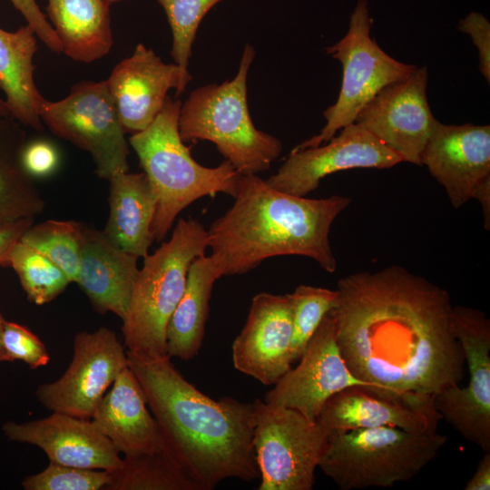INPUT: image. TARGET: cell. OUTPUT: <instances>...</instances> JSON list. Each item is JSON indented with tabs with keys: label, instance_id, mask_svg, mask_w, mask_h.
I'll return each mask as SVG.
<instances>
[{
	"label": "cell",
	"instance_id": "1",
	"mask_svg": "<svg viewBox=\"0 0 490 490\" xmlns=\"http://www.w3.org/2000/svg\"><path fill=\"white\" fill-rule=\"evenodd\" d=\"M329 311L349 370L372 386L432 396L459 385L465 357L449 293L398 265L338 281Z\"/></svg>",
	"mask_w": 490,
	"mask_h": 490
},
{
	"label": "cell",
	"instance_id": "2",
	"mask_svg": "<svg viewBox=\"0 0 490 490\" xmlns=\"http://www.w3.org/2000/svg\"><path fill=\"white\" fill-rule=\"evenodd\" d=\"M127 358L165 444L201 490L214 489L230 478L260 476L253 402L206 396L185 379L168 355L127 351Z\"/></svg>",
	"mask_w": 490,
	"mask_h": 490
},
{
	"label": "cell",
	"instance_id": "3",
	"mask_svg": "<svg viewBox=\"0 0 490 490\" xmlns=\"http://www.w3.org/2000/svg\"><path fill=\"white\" fill-rule=\"evenodd\" d=\"M232 206L208 230L210 256L220 276L242 275L272 257L298 255L334 273L330 228L351 200L295 196L257 174H240Z\"/></svg>",
	"mask_w": 490,
	"mask_h": 490
},
{
	"label": "cell",
	"instance_id": "4",
	"mask_svg": "<svg viewBox=\"0 0 490 490\" xmlns=\"http://www.w3.org/2000/svg\"><path fill=\"white\" fill-rule=\"evenodd\" d=\"M181 107L180 100L168 96L153 122L129 138L156 195L152 230L157 241L164 240L179 213L198 199L220 192L234 197L240 176L226 160L209 168L191 157L179 133Z\"/></svg>",
	"mask_w": 490,
	"mask_h": 490
},
{
	"label": "cell",
	"instance_id": "5",
	"mask_svg": "<svg viewBox=\"0 0 490 490\" xmlns=\"http://www.w3.org/2000/svg\"><path fill=\"white\" fill-rule=\"evenodd\" d=\"M254 56V48L247 44L235 77L192 91L178 121L183 142H211L240 174L267 171L282 151L281 142L258 130L250 115L247 77Z\"/></svg>",
	"mask_w": 490,
	"mask_h": 490
},
{
	"label": "cell",
	"instance_id": "6",
	"mask_svg": "<svg viewBox=\"0 0 490 490\" xmlns=\"http://www.w3.org/2000/svg\"><path fill=\"white\" fill-rule=\"evenodd\" d=\"M208 240V230L199 220L181 219L171 238L143 258L122 320L127 351L150 357L168 355V322L183 294L190 265L205 254Z\"/></svg>",
	"mask_w": 490,
	"mask_h": 490
},
{
	"label": "cell",
	"instance_id": "7",
	"mask_svg": "<svg viewBox=\"0 0 490 490\" xmlns=\"http://www.w3.org/2000/svg\"><path fill=\"white\" fill-rule=\"evenodd\" d=\"M447 441L382 426L329 434L318 466L341 490L390 487L407 482L434 460Z\"/></svg>",
	"mask_w": 490,
	"mask_h": 490
},
{
	"label": "cell",
	"instance_id": "8",
	"mask_svg": "<svg viewBox=\"0 0 490 490\" xmlns=\"http://www.w3.org/2000/svg\"><path fill=\"white\" fill-rule=\"evenodd\" d=\"M371 27L368 2L358 0L346 35L326 48V54L342 64L338 97L324 111L327 122L319 133L294 149L313 148L327 142L341 129L353 123L360 110L382 88L409 76L416 68L383 51L371 37Z\"/></svg>",
	"mask_w": 490,
	"mask_h": 490
},
{
	"label": "cell",
	"instance_id": "9",
	"mask_svg": "<svg viewBox=\"0 0 490 490\" xmlns=\"http://www.w3.org/2000/svg\"><path fill=\"white\" fill-rule=\"evenodd\" d=\"M253 404L259 490H311L328 433L294 409Z\"/></svg>",
	"mask_w": 490,
	"mask_h": 490
},
{
	"label": "cell",
	"instance_id": "10",
	"mask_svg": "<svg viewBox=\"0 0 490 490\" xmlns=\"http://www.w3.org/2000/svg\"><path fill=\"white\" fill-rule=\"evenodd\" d=\"M38 112L54 135L92 156L98 177L109 180L117 172H129L126 132L104 81L75 83L60 101L44 97Z\"/></svg>",
	"mask_w": 490,
	"mask_h": 490
},
{
	"label": "cell",
	"instance_id": "11",
	"mask_svg": "<svg viewBox=\"0 0 490 490\" xmlns=\"http://www.w3.org/2000/svg\"><path fill=\"white\" fill-rule=\"evenodd\" d=\"M452 325L467 363L466 387L449 386L434 396L435 405L464 438L490 451V320L485 313L453 306Z\"/></svg>",
	"mask_w": 490,
	"mask_h": 490
},
{
	"label": "cell",
	"instance_id": "12",
	"mask_svg": "<svg viewBox=\"0 0 490 490\" xmlns=\"http://www.w3.org/2000/svg\"><path fill=\"white\" fill-rule=\"evenodd\" d=\"M127 351L110 328L74 336L73 359L57 380L40 385L35 396L52 412L91 419L120 373L128 368Z\"/></svg>",
	"mask_w": 490,
	"mask_h": 490
},
{
	"label": "cell",
	"instance_id": "13",
	"mask_svg": "<svg viewBox=\"0 0 490 490\" xmlns=\"http://www.w3.org/2000/svg\"><path fill=\"white\" fill-rule=\"evenodd\" d=\"M442 419L432 395L353 386L329 397L316 421L328 435L382 426L434 434Z\"/></svg>",
	"mask_w": 490,
	"mask_h": 490
},
{
	"label": "cell",
	"instance_id": "14",
	"mask_svg": "<svg viewBox=\"0 0 490 490\" xmlns=\"http://www.w3.org/2000/svg\"><path fill=\"white\" fill-rule=\"evenodd\" d=\"M428 71L416 68L407 77L382 88L358 113L361 126L402 162L422 166L421 156L437 121L426 97Z\"/></svg>",
	"mask_w": 490,
	"mask_h": 490
},
{
	"label": "cell",
	"instance_id": "15",
	"mask_svg": "<svg viewBox=\"0 0 490 490\" xmlns=\"http://www.w3.org/2000/svg\"><path fill=\"white\" fill-rule=\"evenodd\" d=\"M299 359V365L287 371L265 395L264 402L294 409L316 421L324 404L334 394L353 386H372L358 379L348 368L337 343L329 311Z\"/></svg>",
	"mask_w": 490,
	"mask_h": 490
},
{
	"label": "cell",
	"instance_id": "16",
	"mask_svg": "<svg viewBox=\"0 0 490 490\" xmlns=\"http://www.w3.org/2000/svg\"><path fill=\"white\" fill-rule=\"evenodd\" d=\"M325 145L293 149L277 172L265 180L282 192L306 197L320 181L338 172L355 168H391L401 158L367 130L353 122Z\"/></svg>",
	"mask_w": 490,
	"mask_h": 490
},
{
	"label": "cell",
	"instance_id": "17",
	"mask_svg": "<svg viewBox=\"0 0 490 490\" xmlns=\"http://www.w3.org/2000/svg\"><path fill=\"white\" fill-rule=\"evenodd\" d=\"M191 75L176 64H165L143 44L113 69L104 81L126 132L146 129L164 106L170 89L176 96L185 90Z\"/></svg>",
	"mask_w": 490,
	"mask_h": 490
},
{
	"label": "cell",
	"instance_id": "18",
	"mask_svg": "<svg viewBox=\"0 0 490 490\" xmlns=\"http://www.w3.org/2000/svg\"><path fill=\"white\" fill-rule=\"evenodd\" d=\"M292 309L289 294L252 298L246 323L231 347L234 368L264 386L291 368Z\"/></svg>",
	"mask_w": 490,
	"mask_h": 490
},
{
	"label": "cell",
	"instance_id": "19",
	"mask_svg": "<svg viewBox=\"0 0 490 490\" xmlns=\"http://www.w3.org/2000/svg\"><path fill=\"white\" fill-rule=\"evenodd\" d=\"M421 162L445 188L451 205L459 209L490 177V126L436 121Z\"/></svg>",
	"mask_w": 490,
	"mask_h": 490
},
{
	"label": "cell",
	"instance_id": "20",
	"mask_svg": "<svg viewBox=\"0 0 490 490\" xmlns=\"http://www.w3.org/2000/svg\"><path fill=\"white\" fill-rule=\"evenodd\" d=\"M2 430L10 441L38 446L52 463L112 472L122 462L120 453L89 419L53 412L24 423L7 421Z\"/></svg>",
	"mask_w": 490,
	"mask_h": 490
},
{
	"label": "cell",
	"instance_id": "21",
	"mask_svg": "<svg viewBox=\"0 0 490 490\" xmlns=\"http://www.w3.org/2000/svg\"><path fill=\"white\" fill-rule=\"evenodd\" d=\"M138 259L111 242L103 230L84 225L75 283L96 312L125 318L139 271Z\"/></svg>",
	"mask_w": 490,
	"mask_h": 490
},
{
	"label": "cell",
	"instance_id": "22",
	"mask_svg": "<svg viewBox=\"0 0 490 490\" xmlns=\"http://www.w3.org/2000/svg\"><path fill=\"white\" fill-rule=\"evenodd\" d=\"M91 420L123 456L167 446L149 411L142 387L129 367L103 397Z\"/></svg>",
	"mask_w": 490,
	"mask_h": 490
},
{
	"label": "cell",
	"instance_id": "23",
	"mask_svg": "<svg viewBox=\"0 0 490 490\" xmlns=\"http://www.w3.org/2000/svg\"><path fill=\"white\" fill-rule=\"evenodd\" d=\"M108 181L110 211L103 231L117 247L144 258L154 240L155 192L143 172H117Z\"/></svg>",
	"mask_w": 490,
	"mask_h": 490
},
{
	"label": "cell",
	"instance_id": "24",
	"mask_svg": "<svg viewBox=\"0 0 490 490\" xmlns=\"http://www.w3.org/2000/svg\"><path fill=\"white\" fill-rule=\"evenodd\" d=\"M111 5L109 0H47V16L62 53L85 64L105 56L113 44Z\"/></svg>",
	"mask_w": 490,
	"mask_h": 490
},
{
	"label": "cell",
	"instance_id": "25",
	"mask_svg": "<svg viewBox=\"0 0 490 490\" xmlns=\"http://www.w3.org/2000/svg\"><path fill=\"white\" fill-rule=\"evenodd\" d=\"M36 34L25 24L15 32L0 28V89L11 118L37 132L44 131L39 105L44 96L34 82Z\"/></svg>",
	"mask_w": 490,
	"mask_h": 490
},
{
	"label": "cell",
	"instance_id": "26",
	"mask_svg": "<svg viewBox=\"0 0 490 490\" xmlns=\"http://www.w3.org/2000/svg\"><path fill=\"white\" fill-rule=\"evenodd\" d=\"M220 277L210 255H201L190 265L183 294L167 326L169 357L189 360L198 355L203 342L212 288Z\"/></svg>",
	"mask_w": 490,
	"mask_h": 490
},
{
	"label": "cell",
	"instance_id": "27",
	"mask_svg": "<svg viewBox=\"0 0 490 490\" xmlns=\"http://www.w3.org/2000/svg\"><path fill=\"white\" fill-rule=\"evenodd\" d=\"M25 144L24 132L14 119L0 117V219L5 222L34 218L45 205L22 162Z\"/></svg>",
	"mask_w": 490,
	"mask_h": 490
},
{
	"label": "cell",
	"instance_id": "28",
	"mask_svg": "<svg viewBox=\"0 0 490 490\" xmlns=\"http://www.w3.org/2000/svg\"><path fill=\"white\" fill-rule=\"evenodd\" d=\"M105 490H201L168 446L122 457Z\"/></svg>",
	"mask_w": 490,
	"mask_h": 490
},
{
	"label": "cell",
	"instance_id": "29",
	"mask_svg": "<svg viewBox=\"0 0 490 490\" xmlns=\"http://www.w3.org/2000/svg\"><path fill=\"white\" fill-rule=\"evenodd\" d=\"M84 225L74 220H48L33 224L21 241L32 247L56 264L76 282L79 273Z\"/></svg>",
	"mask_w": 490,
	"mask_h": 490
},
{
	"label": "cell",
	"instance_id": "30",
	"mask_svg": "<svg viewBox=\"0 0 490 490\" xmlns=\"http://www.w3.org/2000/svg\"><path fill=\"white\" fill-rule=\"evenodd\" d=\"M9 267L18 276L28 299L36 305L54 300L71 283L56 264L21 240L10 253Z\"/></svg>",
	"mask_w": 490,
	"mask_h": 490
},
{
	"label": "cell",
	"instance_id": "31",
	"mask_svg": "<svg viewBox=\"0 0 490 490\" xmlns=\"http://www.w3.org/2000/svg\"><path fill=\"white\" fill-rule=\"evenodd\" d=\"M292 309V362L299 359L325 315L337 303V289L299 285L289 294Z\"/></svg>",
	"mask_w": 490,
	"mask_h": 490
},
{
	"label": "cell",
	"instance_id": "32",
	"mask_svg": "<svg viewBox=\"0 0 490 490\" xmlns=\"http://www.w3.org/2000/svg\"><path fill=\"white\" fill-rule=\"evenodd\" d=\"M163 8L172 34L171 55L188 71L191 47L205 15L222 0H156Z\"/></svg>",
	"mask_w": 490,
	"mask_h": 490
},
{
	"label": "cell",
	"instance_id": "33",
	"mask_svg": "<svg viewBox=\"0 0 490 490\" xmlns=\"http://www.w3.org/2000/svg\"><path fill=\"white\" fill-rule=\"evenodd\" d=\"M110 480L104 470L88 469L50 462L43 471L22 481L25 490H101Z\"/></svg>",
	"mask_w": 490,
	"mask_h": 490
},
{
	"label": "cell",
	"instance_id": "34",
	"mask_svg": "<svg viewBox=\"0 0 490 490\" xmlns=\"http://www.w3.org/2000/svg\"><path fill=\"white\" fill-rule=\"evenodd\" d=\"M2 343L6 361L21 360L35 369L46 366L50 360L44 343L21 324L5 319Z\"/></svg>",
	"mask_w": 490,
	"mask_h": 490
},
{
	"label": "cell",
	"instance_id": "35",
	"mask_svg": "<svg viewBox=\"0 0 490 490\" xmlns=\"http://www.w3.org/2000/svg\"><path fill=\"white\" fill-rule=\"evenodd\" d=\"M458 29L467 34L478 50L479 70L490 83V24L485 16L471 12L460 20Z\"/></svg>",
	"mask_w": 490,
	"mask_h": 490
},
{
	"label": "cell",
	"instance_id": "36",
	"mask_svg": "<svg viewBox=\"0 0 490 490\" xmlns=\"http://www.w3.org/2000/svg\"><path fill=\"white\" fill-rule=\"evenodd\" d=\"M59 156L54 146L47 141L38 140L25 144L22 162L25 171L34 177H46L58 166Z\"/></svg>",
	"mask_w": 490,
	"mask_h": 490
},
{
	"label": "cell",
	"instance_id": "37",
	"mask_svg": "<svg viewBox=\"0 0 490 490\" xmlns=\"http://www.w3.org/2000/svg\"><path fill=\"white\" fill-rule=\"evenodd\" d=\"M24 16L36 36L53 52L62 53L60 41L36 0H9Z\"/></svg>",
	"mask_w": 490,
	"mask_h": 490
},
{
	"label": "cell",
	"instance_id": "38",
	"mask_svg": "<svg viewBox=\"0 0 490 490\" xmlns=\"http://www.w3.org/2000/svg\"><path fill=\"white\" fill-rule=\"evenodd\" d=\"M34 218H23L0 226V266L9 267V256L23 234L34 224Z\"/></svg>",
	"mask_w": 490,
	"mask_h": 490
},
{
	"label": "cell",
	"instance_id": "39",
	"mask_svg": "<svg viewBox=\"0 0 490 490\" xmlns=\"http://www.w3.org/2000/svg\"><path fill=\"white\" fill-rule=\"evenodd\" d=\"M490 489V451L485 452L478 463L476 470L467 481L465 490H489Z\"/></svg>",
	"mask_w": 490,
	"mask_h": 490
},
{
	"label": "cell",
	"instance_id": "40",
	"mask_svg": "<svg viewBox=\"0 0 490 490\" xmlns=\"http://www.w3.org/2000/svg\"><path fill=\"white\" fill-rule=\"evenodd\" d=\"M473 199H476L481 204L484 227L486 230H490V177L484 180L475 190Z\"/></svg>",
	"mask_w": 490,
	"mask_h": 490
},
{
	"label": "cell",
	"instance_id": "41",
	"mask_svg": "<svg viewBox=\"0 0 490 490\" xmlns=\"http://www.w3.org/2000/svg\"><path fill=\"white\" fill-rule=\"evenodd\" d=\"M4 322H5V318L0 314V362L6 361L5 354V350H4L3 343H2Z\"/></svg>",
	"mask_w": 490,
	"mask_h": 490
},
{
	"label": "cell",
	"instance_id": "42",
	"mask_svg": "<svg viewBox=\"0 0 490 490\" xmlns=\"http://www.w3.org/2000/svg\"><path fill=\"white\" fill-rule=\"evenodd\" d=\"M0 117H10L5 99L0 95Z\"/></svg>",
	"mask_w": 490,
	"mask_h": 490
},
{
	"label": "cell",
	"instance_id": "43",
	"mask_svg": "<svg viewBox=\"0 0 490 490\" xmlns=\"http://www.w3.org/2000/svg\"><path fill=\"white\" fill-rule=\"evenodd\" d=\"M109 1L111 2V4H113L117 2L124 1V0H109Z\"/></svg>",
	"mask_w": 490,
	"mask_h": 490
},
{
	"label": "cell",
	"instance_id": "44",
	"mask_svg": "<svg viewBox=\"0 0 490 490\" xmlns=\"http://www.w3.org/2000/svg\"><path fill=\"white\" fill-rule=\"evenodd\" d=\"M4 223H5V222L3 221V220L0 219V226H1L2 224H4Z\"/></svg>",
	"mask_w": 490,
	"mask_h": 490
}]
</instances>
